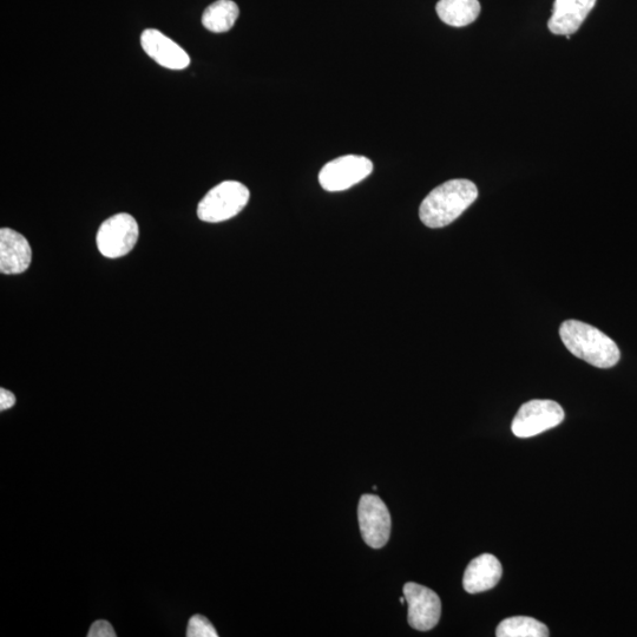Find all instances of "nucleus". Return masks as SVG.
Segmentation results:
<instances>
[{"label":"nucleus","mask_w":637,"mask_h":637,"mask_svg":"<svg viewBox=\"0 0 637 637\" xmlns=\"http://www.w3.org/2000/svg\"><path fill=\"white\" fill-rule=\"evenodd\" d=\"M403 591L409 606V625L420 632L435 628L442 615V602L435 591L413 582L406 583Z\"/></svg>","instance_id":"obj_8"},{"label":"nucleus","mask_w":637,"mask_h":637,"mask_svg":"<svg viewBox=\"0 0 637 637\" xmlns=\"http://www.w3.org/2000/svg\"><path fill=\"white\" fill-rule=\"evenodd\" d=\"M498 637H548L549 629L544 623L528 616H514L499 623Z\"/></svg>","instance_id":"obj_15"},{"label":"nucleus","mask_w":637,"mask_h":637,"mask_svg":"<svg viewBox=\"0 0 637 637\" xmlns=\"http://www.w3.org/2000/svg\"><path fill=\"white\" fill-rule=\"evenodd\" d=\"M560 337L570 353L599 369H610L621 358L619 347L612 338L582 321H564Z\"/></svg>","instance_id":"obj_2"},{"label":"nucleus","mask_w":637,"mask_h":637,"mask_svg":"<svg viewBox=\"0 0 637 637\" xmlns=\"http://www.w3.org/2000/svg\"><path fill=\"white\" fill-rule=\"evenodd\" d=\"M188 637H218L219 634L205 616L194 615L189 620L187 628Z\"/></svg>","instance_id":"obj_16"},{"label":"nucleus","mask_w":637,"mask_h":637,"mask_svg":"<svg viewBox=\"0 0 637 637\" xmlns=\"http://www.w3.org/2000/svg\"><path fill=\"white\" fill-rule=\"evenodd\" d=\"M358 521L364 541L373 549L385 547L391 535V515L382 498L363 495L358 507Z\"/></svg>","instance_id":"obj_7"},{"label":"nucleus","mask_w":637,"mask_h":637,"mask_svg":"<svg viewBox=\"0 0 637 637\" xmlns=\"http://www.w3.org/2000/svg\"><path fill=\"white\" fill-rule=\"evenodd\" d=\"M16 397L12 392L0 389V411L4 412L6 410L11 409V407L15 406Z\"/></svg>","instance_id":"obj_18"},{"label":"nucleus","mask_w":637,"mask_h":637,"mask_svg":"<svg viewBox=\"0 0 637 637\" xmlns=\"http://www.w3.org/2000/svg\"><path fill=\"white\" fill-rule=\"evenodd\" d=\"M564 417L561 405L553 400H531L518 410L511 430L518 438H530L556 428Z\"/></svg>","instance_id":"obj_5"},{"label":"nucleus","mask_w":637,"mask_h":637,"mask_svg":"<svg viewBox=\"0 0 637 637\" xmlns=\"http://www.w3.org/2000/svg\"><path fill=\"white\" fill-rule=\"evenodd\" d=\"M478 189L469 180H451L433 189L419 208V218L429 228L449 226L477 200Z\"/></svg>","instance_id":"obj_1"},{"label":"nucleus","mask_w":637,"mask_h":637,"mask_svg":"<svg viewBox=\"0 0 637 637\" xmlns=\"http://www.w3.org/2000/svg\"><path fill=\"white\" fill-rule=\"evenodd\" d=\"M141 45L144 52L163 68L183 70L189 67L190 58L187 52L159 30L143 31Z\"/></svg>","instance_id":"obj_9"},{"label":"nucleus","mask_w":637,"mask_h":637,"mask_svg":"<svg viewBox=\"0 0 637 637\" xmlns=\"http://www.w3.org/2000/svg\"><path fill=\"white\" fill-rule=\"evenodd\" d=\"M239 15L238 5L232 0H218L203 12L202 24L215 34H223L233 28Z\"/></svg>","instance_id":"obj_14"},{"label":"nucleus","mask_w":637,"mask_h":637,"mask_svg":"<svg viewBox=\"0 0 637 637\" xmlns=\"http://www.w3.org/2000/svg\"><path fill=\"white\" fill-rule=\"evenodd\" d=\"M31 260L29 241L13 229H0V272L6 275L22 274L28 271Z\"/></svg>","instance_id":"obj_10"},{"label":"nucleus","mask_w":637,"mask_h":637,"mask_svg":"<svg viewBox=\"0 0 637 637\" xmlns=\"http://www.w3.org/2000/svg\"><path fill=\"white\" fill-rule=\"evenodd\" d=\"M436 11L445 24L463 28L476 21L481 13V4L478 0H439Z\"/></svg>","instance_id":"obj_13"},{"label":"nucleus","mask_w":637,"mask_h":637,"mask_svg":"<svg viewBox=\"0 0 637 637\" xmlns=\"http://www.w3.org/2000/svg\"><path fill=\"white\" fill-rule=\"evenodd\" d=\"M89 637H116L115 630L113 626L110 625L108 621H96L93 626H91L89 633Z\"/></svg>","instance_id":"obj_17"},{"label":"nucleus","mask_w":637,"mask_h":637,"mask_svg":"<svg viewBox=\"0 0 637 637\" xmlns=\"http://www.w3.org/2000/svg\"><path fill=\"white\" fill-rule=\"evenodd\" d=\"M373 172V163L364 156L347 155L328 162L321 169L319 182L327 192H343L358 185Z\"/></svg>","instance_id":"obj_6"},{"label":"nucleus","mask_w":637,"mask_h":637,"mask_svg":"<svg viewBox=\"0 0 637 637\" xmlns=\"http://www.w3.org/2000/svg\"><path fill=\"white\" fill-rule=\"evenodd\" d=\"M248 188L236 181H225L209 190L197 207L201 221L218 223L234 218L247 206Z\"/></svg>","instance_id":"obj_3"},{"label":"nucleus","mask_w":637,"mask_h":637,"mask_svg":"<svg viewBox=\"0 0 637 637\" xmlns=\"http://www.w3.org/2000/svg\"><path fill=\"white\" fill-rule=\"evenodd\" d=\"M596 0H555L553 16L548 23L554 35L571 36L594 9Z\"/></svg>","instance_id":"obj_11"},{"label":"nucleus","mask_w":637,"mask_h":637,"mask_svg":"<svg viewBox=\"0 0 637 637\" xmlns=\"http://www.w3.org/2000/svg\"><path fill=\"white\" fill-rule=\"evenodd\" d=\"M140 228L133 216L120 213L111 216L98 229L96 242L100 253L109 259L122 258L133 251Z\"/></svg>","instance_id":"obj_4"},{"label":"nucleus","mask_w":637,"mask_h":637,"mask_svg":"<svg viewBox=\"0 0 637 637\" xmlns=\"http://www.w3.org/2000/svg\"><path fill=\"white\" fill-rule=\"evenodd\" d=\"M502 564L497 557L483 554L472 560L463 577V587L469 594L484 593L497 586L502 579Z\"/></svg>","instance_id":"obj_12"},{"label":"nucleus","mask_w":637,"mask_h":637,"mask_svg":"<svg viewBox=\"0 0 637 637\" xmlns=\"http://www.w3.org/2000/svg\"><path fill=\"white\" fill-rule=\"evenodd\" d=\"M399 601H400V603H402V604H403V603H405V602H406V600H405V596L400 597V600H399Z\"/></svg>","instance_id":"obj_19"}]
</instances>
